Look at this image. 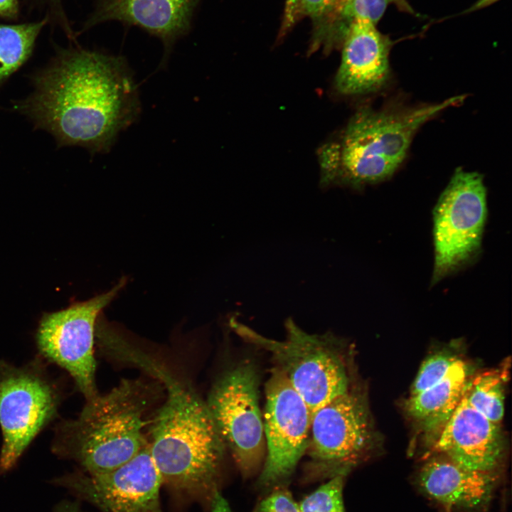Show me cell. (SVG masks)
I'll return each instance as SVG.
<instances>
[{"instance_id": "obj_1", "label": "cell", "mask_w": 512, "mask_h": 512, "mask_svg": "<svg viewBox=\"0 0 512 512\" xmlns=\"http://www.w3.org/2000/svg\"><path fill=\"white\" fill-rule=\"evenodd\" d=\"M19 110L60 146L107 153L141 112L137 85L124 58L73 49L36 75Z\"/></svg>"}, {"instance_id": "obj_6", "label": "cell", "mask_w": 512, "mask_h": 512, "mask_svg": "<svg viewBox=\"0 0 512 512\" xmlns=\"http://www.w3.org/2000/svg\"><path fill=\"white\" fill-rule=\"evenodd\" d=\"M259 381L255 366L242 362L216 380L206 400L226 449L245 479L261 470L265 458Z\"/></svg>"}, {"instance_id": "obj_15", "label": "cell", "mask_w": 512, "mask_h": 512, "mask_svg": "<svg viewBox=\"0 0 512 512\" xmlns=\"http://www.w3.org/2000/svg\"><path fill=\"white\" fill-rule=\"evenodd\" d=\"M496 480L495 473L470 470L437 454L422 465L417 481L428 497L448 509L474 510L489 502Z\"/></svg>"}, {"instance_id": "obj_5", "label": "cell", "mask_w": 512, "mask_h": 512, "mask_svg": "<svg viewBox=\"0 0 512 512\" xmlns=\"http://www.w3.org/2000/svg\"><path fill=\"white\" fill-rule=\"evenodd\" d=\"M230 326L245 341L270 353L311 416L349 389L347 361L334 335L306 333L291 319L285 323L287 336L282 341L267 338L235 319Z\"/></svg>"}, {"instance_id": "obj_4", "label": "cell", "mask_w": 512, "mask_h": 512, "mask_svg": "<svg viewBox=\"0 0 512 512\" xmlns=\"http://www.w3.org/2000/svg\"><path fill=\"white\" fill-rule=\"evenodd\" d=\"M464 98L458 95L415 107L359 110L339 140L321 149V183L360 186L387 179L405 159L420 128Z\"/></svg>"}, {"instance_id": "obj_8", "label": "cell", "mask_w": 512, "mask_h": 512, "mask_svg": "<svg viewBox=\"0 0 512 512\" xmlns=\"http://www.w3.org/2000/svg\"><path fill=\"white\" fill-rule=\"evenodd\" d=\"M486 213L483 176L457 169L433 212L434 283L477 256Z\"/></svg>"}, {"instance_id": "obj_16", "label": "cell", "mask_w": 512, "mask_h": 512, "mask_svg": "<svg viewBox=\"0 0 512 512\" xmlns=\"http://www.w3.org/2000/svg\"><path fill=\"white\" fill-rule=\"evenodd\" d=\"M198 0H102L92 23L119 21L137 26L159 38L169 53L188 29Z\"/></svg>"}, {"instance_id": "obj_7", "label": "cell", "mask_w": 512, "mask_h": 512, "mask_svg": "<svg viewBox=\"0 0 512 512\" xmlns=\"http://www.w3.org/2000/svg\"><path fill=\"white\" fill-rule=\"evenodd\" d=\"M373 441L365 397L349 389L311 416L306 474L311 479L347 474L367 455Z\"/></svg>"}, {"instance_id": "obj_17", "label": "cell", "mask_w": 512, "mask_h": 512, "mask_svg": "<svg viewBox=\"0 0 512 512\" xmlns=\"http://www.w3.org/2000/svg\"><path fill=\"white\" fill-rule=\"evenodd\" d=\"M470 378L469 364L458 358L440 381L409 397L405 403L407 412L426 430L439 432L461 400Z\"/></svg>"}, {"instance_id": "obj_20", "label": "cell", "mask_w": 512, "mask_h": 512, "mask_svg": "<svg viewBox=\"0 0 512 512\" xmlns=\"http://www.w3.org/2000/svg\"><path fill=\"white\" fill-rule=\"evenodd\" d=\"M44 23L0 24V85L28 60Z\"/></svg>"}, {"instance_id": "obj_23", "label": "cell", "mask_w": 512, "mask_h": 512, "mask_svg": "<svg viewBox=\"0 0 512 512\" xmlns=\"http://www.w3.org/2000/svg\"><path fill=\"white\" fill-rule=\"evenodd\" d=\"M336 0H294L292 10L282 19L279 36L286 35L301 19L307 17L313 26L326 18L332 11Z\"/></svg>"}, {"instance_id": "obj_12", "label": "cell", "mask_w": 512, "mask_h": 512, "mask_svg": "<svg viewBox=\"0 0 512 512\" xmlns=\"http://www.w3.org/2000/svg\"><path fill=\"white\" fill-rule=\"evenodd\" d=\"M72 488L102 512H164L162 487L149 442L129 461L110 472L69 479Z\"/></svg>"}, {"instance_id": "obj_27", "label": "cell", "mask_w": 512, "mask_h": 512, "mask_svg": "<svg viewBox=\"0 0 512 512\" xmlns=\"http://www.w3.org/2000/svg\"><path fill=\"white\" fill-rule=\"evenodd\" d=\"M293 3H294V0H285L284 15H283L282 19H284L285 18H287L288 16V15L289 14L291 10H292V6H293Z\"/></svg>"}, {"instance_id": "obj_11", "label": "cell", "mask_w": 512, "mask_h": 512, "mask_svg": "<svg viewBox=\"0 0 512 512\" xmlns=\"http://www.w3.org/2000/svg\"><path fill=\"white\" fill-rule=\"evenodd\" d=\"M266 454L258 485L284 486L309 446L311 413L283 372L274 367L265 385Z\"/></svg>"}, {"instance_id": "obj_2", "label": "cell", "mask_w": 512, "mask_h": 512, "mask_svg": "<svg viewBox=\"0 0 512 512\" xmlns=\"http://www.w3.org/2000/svg\"><path fill=\"white\" fill-rule=\"evenodd\" d=\"M131 363L166 391L150 428V451L162 487L183 501L209 506L219 490L226 450L208 409L193 387L138 350Z\"/></svg>"}, {"instance_id": "obj_14", "label": "cell", "mask_w": 512, "mask_h": 512, "mask_svg": "<svg viewBox=\"0 0 512 512\" xmlns=\"http://www.w3.org/2000/svg\"><path fill=\"white\" fill-rule=\"evenodd\" d=\"M393 41L370 21L358 20L349 26L342 42L341 64L335 86L345 95L373 93L388 84Z\"/></svg>"}, {"instance_id": "obj_24", "label": "cell", "mask_w": 512, "mask_h": 512, "mask_svg": "<svg viewBox=\"0 0 512 512\" xmlns=\"http://www.w3.org/2000/svg\"><path fill=\"white\" fill-rule=\"evenodd\" d=\"M257 512H299L297 503L284 486L273 489L260 503Z\"/></svg>"}, {"instance_id": "obj_22", "label": "cell", "mask_w": 512, "mask_h": 512, "mask_svg": "<svg viewBox=\"0 0 512 512\" xmlns=\"http://www.w3.org/2000/svg\"><path fill=\"white\" fill-rule=\"evenodd\" d=\"M457 359L456 355L444 351L427 357L417 373L411 386L410 396L418 394L440 381Z\"/></svg>"}, {"instance_id": "obj_19", "label": "cell", "mask_w": 512, "mask_h": 512, "mask_svg": "<svg viewBox=\"0 0 512 512\" xmlns=\"http://www.w3.org/2000/svg\"><path fill=\"white\" fill-rule=\"evenodd\" d=\"M504 369L482 372L470 378L464 395L470 406L490 421L501 425L504 415Z\"/></svg>"}, {"instance_id": "obj_18", "label": "cell", "mask_w": 512, "mask_h": 512, "mask_svg": "<svg viewBox=\"0 0 512 512\" xmlns=\"http://www.w3.org/2000/svg\"><path fill=\"white\" fill-rule=\"evenodd\" d=\"M390 5L396 6L402 11L415 14L407 0H336L331 13L313 26L309 51L314 53L321 48L329 52L341 48L353 21L363 20L377 24Z\"/></svg>"}, {"instance_id": "obj_26", "label": "cell", "mask_w": 512, "mask_h": 512, "mask_svg": "<svg viewBox=\"0 0 512 512\" xmlns=\"http://www.w3.org/2000/svg\"><path fill=\"white\" fill-rule=\"evenodd\" d=\"M17 13V0H0V15L12 17Z\"/></svg>"}, {"instance_id": "obj_10", "label": "cell", "mask_w": 512, "mask_h": 512, "mask_svg": "<svg viewBox=\"0 0 512 512\" xmlns=\"http://www.w3.org/2000/svg\"><path fill=\"white\" fill-rule=\"evenodd\" d=\"M56 388L36 363L17 368L0 361V470L10 469L55 416Z\"/></svg>"}, {"instance_id": "obj_13", "label": "cell", "mask_w": 512, "mask_h": 512, "mask_svg": "<svg viewBox=\"0 0 512 512\" xmlns=\"http://www.w3.org/2000/svg\"><path fill=\"white\" fill-rule=\"evenodd\" d=\"M433 449L466 469L495 473L504 452L501 425L470 406L463 394L438 433Z\"/></svg>"}, {"instance_id": "obj_21", "label": "cell", "mask_w": 512, "mask_h": 512, "mask_svg": "<svg viewBox=\"0 0 512 512\" xmlns=\"http://www.w3.org/2000/svg\"><path fill=\"white\" fill-rule=\"evenodd\" d=\"M344 475L335 476L297 503L299 512H345Z\"/></svg>"}, {"instance_id": "obj_9", "label": "cell", "mask_w": 512, "mask_h": 512, "mask_svg": "<svg viewBox=\"0 0 512 512\" xmlns=\"http://www.w3.org/2000/svg\"><path fill=\"white\" fill-rule=\"evenodd\" d=\"M126 282L122 278L108 291L88 300L46 313L40 321L36 333L40 352L68 371L86 400L98 394L94 356L98 318Z\"/></svg>"}, {"instance_id": "obj_25", "label": "cell", "mask_w": 512, "mask_h": 512, "mask_svg": "<svg viewBox=\"0 0 512 512\" xmlns=\"http://www.w3.org/2000/svg\"><path fill=\"white\" fill-rule=\"evenodd\" d=\"M210 512H233L220 491L215 494L210 503Z\"/></svg>"}, {"instance_id": "obj_3", "label": "cell", "mask_w": 512, "mask_h": 512, "mask_svg": "<svg viewBox=\"0 0 512 512\" xmlns=\"http://www.w3.org/2000/svg\"><path fill=\"white\" fill-rule=\"evenodd\" d=\"M161 387L142 379H122L108 393L86 400L77 418L58 425L54 449L76 461L89 476L117 469L148 443L144 418Z\"/></svg>"}]
</instances>
